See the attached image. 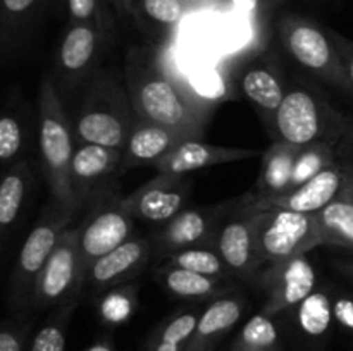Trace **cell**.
<instances>
[{"mask_svg": "<svg viewBox=\"0 0 353 351\" xmlns=\"http://www.w3.org/2000/svg\"><path fill=\"white\" fill-rule=\"evenodd\" d=\"M123 72L137 120L202 138L214 109L193 95L171 48L131 47Z\"/></svg>", "mask_w": 353, "mask_h": 351, "instance_id": "6da1fadb", "label": "cell"}, {"mask_svg": "<svg viewBox=\"0 0 353 351\" xmlns=\"http://www.w3.org/2000/svg\"><path fill=\"white\" fill-rule=\"evenodd\" d=\"M134 119L123 69L102 65L78 95L71 117L76 145L124 150Z\"/></svg>", "mask_w": 353, "mask_h": 351, "instance_id": "7a4b0ae2", "label": "cell"}, {"mask_svg": "<svg viewBox=\"0 0 353 351\" xmlns=\"http://www.w3.org/2000/svg\"><path fill=\"white\" fill-rule=\"evenodd\" d=\"M38 150L41 171L50 188V202L64 212L78 215L71 184V162L76 150L71 117L50 74L38 86Z\"/></svg>", "mask_w": 353, "mask_h": 351, "instance_id": "3957f363", "label": "cell"}, {"mask_svg": "<svg viewBox=\"0 0 353 351\" xmlns=\"http://www.w3.org/2000/svg\"><path fill=\"white\" fill-rule=\"evenodd\" d=\"M353 117L338 110L321 89L307 83L288 85L285 100L274 117L271 136L295 147L334 136L348 129Z\"/></svg>", "mask_w": 353, "mask_h": 351, "instance_id": "277c9868", "label": "cell"}, {"mask_svg": "<svg viewBox=\"0 0 353 351\" xmlns=\"http://www.w3.org/2000/svg\"><path fill=\"white\" fill-rule=\"evenodd\" d=\"M278 33L285 50L303 71L331 88L353 95L340 52L327 28L296 14H285L278 21Z\"/></svg>", "mask_w": 353, "mask_h": 351, "instance_id": "5b68a950", "label": "cell"}, {"mask_svg": "<svg viewBox=\"0 0 353 351\" xmlns=\"http://www.w3.org/2000/svg\"><path fill=\"white\" fill-rule=\"evenodd\" d=\"M74 217L72 213L59 209L54 202L45 206L41 217L37 220L19 250L16 267L10 275L9 308L12 315L26 317L33 301L38 275L41 274L52 251L57 246L62 233L71 227L69 224Z\"/></svg>", "mask_w": 353, "mask_h": 351, "instance_id": "8992f818", "label": "cell"}, {"mask_svg": "<svg viewBox=\"0 0 353 351\" xmlns=\"http://www.w3.org/2000/svg\"><path fill=\"white\" fill-rule=\"evenodd\" d=\"M255 250L262 264H278L323 246L316 213L285 209L254 212Z\"/></svg>", "mask_w": 353, "mask_h": 351, "instance_id": "52a82bcc", "label": "cell"}, {"mask_svg": "<svg viewBox=\"0 0 353 351\" xmlns=\"http://www.w3.org/2000/svg\"><path fill=\"white\" fill-rule=\"evenodd\" d=\"M109 31L95 24L72 23L55 54V86L64 95H79L86 83L102 67Z\"/></svg>", "mask_w": 353, "mask_h": 351, "instance_id": "ba28073f", "label": "cell"}, {"mask_svg": "<svg viewBox=\"0 0 353 351\" xmlns=\"http://www.w3.org/2000/svg\"><path fill=\"white\" fill-rule=\"evenodd\" d=\"M86 270L79 251L78 227L62 233L34 286L33 310L57 308L65 303L79 301L86 288Z\"/></svg>", "mask_w": 353, "mask_h": 351, "instance_id": "9c48e42d", "label": "cell"}, {"mask_svg": "<svg viewBox=\"0 0 353 351\" xmlns=\"http://www.w3.org/2000/svg\"><path fill=\"white\" fill-rule=\"evenodd\" d=\"M124 150L100 145H76L71 162V184L79 212H86L107 196L119 193Z\"/></svg>", "mask_w": 353, "mask_h": 351, "instance_id": "30bf717a", "label": "cell"}, {"mask_svg": "<svg viewBox=\"0 0 353 351\" xmlns=\"http://www.w3.org/2000/svg\"><path fill=\"white\" fill-rule=\"evenodd\" d=\"M133 220L124 209L119 193L100 200L86 210L78 227L79 251L86 274L99 258L133 237Z\"/></svg>", "mask_w": 353, "mask_h": 351, "instance_id": "8fae6325", "label": "cell"}, {"mask_svg": "<svg viewBox=\"0 0 353 351\" xmlns=\"http://www.w3.org/2000/svg\"><path fill=\"white\" fill-rule=\"evenodd\" d=\"M241 203V196L209 206L185 209L150 236L154 253L171 255L195 246H214L221 222Z\"/></svg>", "mask_w": 353, "mask_h": 351, "instance_id": "7c38bea8", "label": "cell"}, {"mask_svg": "<svg viewBox=\"0 0 353 351\" xmlns=\"http://www.w3.org/2000/svg\"><path fill=\"white\" fill-rule=\"evenodd\" d=\"M348 165H350V162L324 169L323 172L300 184L299 188H293L283 195L271 196V198L259 200V202H252L248 191L243 193L245 198L241 212L254 213L271 209H285L300 213L321 212L324 206L340 198L345 181H347Z\"/></svg>", "mask_w": 353, "mask_h": 351, "instance_id": "4fadbf2b", "label": "cell"}, {"mask_svg": "<svg viewBox=\"0 0 353 351\" xmlns=\"http://www.w3.org/2000/svg\"><path fill=\"white\" fill-rule=\"evenodd\" d=\"M192 188L190 176L157 174L123 198V205L133 219L165 224L185 210Z\"/></svg>", "mask_w": 353, "mask_h": 351, "instance_id": "5bb4252c", "label": "cell"}, {"mask_svg": "<svg viewBox=\"0 0 353 351\" xmlns=\"http://www.w3.org/2000/svg\"><path fill=\"white\" fill-rule=\"evenodd\" d=\"M238 92L255 107L271 134L274 117L285 100L288 83L271 54H257L245 61L236 74Z\"/></svg>", "mask_w": 353, "mask_h": 351, "instance_id": "9a60e30c", "label": "cell"}, {"mask_svg": "<svg viewBox=\"0 0 353 351\" xmlns=\"http://www.w3.org/2000/svg\"><path fill=\"white\" fill-rule=\"evenodd\" d=\"M241 203L221 222L214 237V248L223 258L233 279L252 281L264 264L259 258L254 240V213L241 212Z\"/></svg>", "mask_w": 353, "mask_h": 351, "instance_id": "2e32d148", "label": "cell"}, {"mask_svg": "<svg viewBox=\"0 0 353 351\" xmlns=\"http://www.w3.org/2000/svg\"><path fill=\"white\" fill-rule=\"evenodd\" d=\"M261 282L268 292L264 313L276 315L299 306L307 296L316 291V268L305 255L288 258L269 265L261 275Z\"/></svg>", "mask_w": 353, "mask_h": 351, "instance_id": "e0dca14e", "label": "cell"}, {"mask_svg": "<svg viewBox=\"0 0 353 351\" xmlns=\"http://www.w3.org/2000/svg\"><path fill=\"white\" fill-rule=\"evenodd\" d=\"M152 255L154 244L150 237H131L90 267L85 289L90 295H102L107 289L131 282L141 274Z\"/></svg>", "mask_w": 353, "mask_h": 351, "instance_id": "ac0fdd59", "label": "cell"}, {"mask_svg": "<svg viewBox=\"0 0 353 351\" xmlns=\"http://www.w3.org/2000/svg\"><path fill=\"white\" fill-rule=\"evenodd\" d=\"M257 155H261V150L255 148L219 147V145L203 143L200 140H188L159 160L154 169L157 174L164 176H190L200 169L247 160Z\"/></svg>", "mask_w": 353, "mask_h": 351, "instance_id": "d6986e66", "label": "cell"}, {"mask_svg": "<svg viewBox=\"0 0 353 351\" xmlns=\"http://www.w3.org/2000/svg\"><path fill=\"white\" fill-rule=\"evenodd\" d=\"M188 140H195V138L188 136L181 131L134 119L133 129H131L126 148H124L123 172L133 167H140V165L154 167L159 160H162L176 147Z\"/></svg>", "mask_w": 353, "mask_h": 351, "instance_id": "ffe728a7", "label": "cell"}, {"mask_svg": "<svg viewBox=\"0 0 353 351\" xmlns=\"http://www.w3.org/2000/svg\"><path fill=\"white\" fill-rule=\"evenodd\" d=\"M172 50V48H171ZM174 61L178 64L179 72L183 78L188 83L190 89L193 95L205 103L210 109H216L217 103L228 102L238 96V86L236 79H234V72L226 62H202V61H188L183 62L176 57L174 50Z\"/></svg>", "mask_w": 353, "mask_h": 351, "instance_id": "44dd1931", "label": "cell"}, {"mask_svg": "<svg viewBox=\"0 0 353 351\" xmlns=\"http://www.w3.org/2000/svg\"><path fill=\"white\" fill-rule=\"evenodd\" d=\"M353 162V124L348 129L300 147L290 189L299 188L305 181L312 179L324 169L338 164ZM288 189V191H290Z\"/></svg>", "mask_w": 353, "mask_h": 351, "instance_id": "7402d4cb", "label": "cell"}, {"mask_svg": "<svg viewBox=\"0 0 353 351\" xmlns=\"http://www.w3.org/2000/svg\"><path fill=\"white\" fill-rule=\"evenodd\" d=\"M33 138V116L30 103L21 98L19 93L9 96L2 117H0V162L3 171L26 160Z\"/></svg>", "mask_w": 353, "mask_h": 351, "instance_id": "603a6c76", "label": "cell"}, {"mask_svg": "<svg viewBox=\"0 0 353 351\" xmlns=\"http://www.w3.org/2000/svg\"><path fill=\"white\" fill-rule=\"evenodd\" d=\"M245 301L240 296H217L202 313L195 334L185 351H214L243 313Z\"/></svg>", "mask_w": 353, "mask_h": 351, "instance_id": "cb8c5ba5", "label": "cell"}, {"mask_svg": "<svg viewBox=\"0 0 353 351\" xmlns=\"http://www.w3.org/2000/svg\"><path fill=\"white\" fill-rule=\"evenodd\" d=\"M300 147L286 141L274 140L262 153V165L254 188L250 189L252 202L283 195L290 189Z\"/></svg>", "mask_w": 353, "mask_h": 351, "instance_id": "d4e9b609", "label": "cell"}, {"mask_svg": "<svg viewBox=\"0 0 353 351\" xmlns=\"http://www.w3.org/2000/svg\"><path fill=\"white\" fill-rule=\"evenodd\" d=\"M31 184H33V172L28 158L7 169L3 174L0 184V229L3 237L12 233L16 227L21 212L26 206Z\"/></svg>", "mask_w": 353, "mask_h": 351, "instance_id": "484cf974", "label": "cell"}, {"mask_svg": "<svg viewBox=\"0 0 353 351\" xmlns=\"http://www.w3.org/2000/svg\"><path fill=\"white\" fill-rule=\"evenodd\" d=\"M157 281L165 291L181 299H205L224 291V281L221 279L209 277V275L186 270V268L172 267L168 264L159 268Z\"/></svg>", "mask_w": 353, "mask_h": 351, "instance_id": "4316f807", "label": "cell"}, {"mask_svg": "<svg viewBox=\"0 0 353 351\" xmlns=\"http://www.w3.org/2000/svg\"><path fill=\"white\" fill-rule=\"evenodd\" d=\"M316 219L323 244L353 250V202L334 200L316 213Z\"/></svg>", "mask_w": 353, "mask_h": 351, "instance_id": "83f0119b", "label": "cell"}, {"mask_svg": "<svg viewBox=\"0 0 353 351\" xmlns=\"http://www.w3.org/2000/svg\"><path fill=\"white\" fill-rule=\"evenodd\" d=\"M40 0H2V54L14 57Z\"/></svg>", "mask_w": 353, "mask_h": 351, "instance_id": "f1b7e54d", "label": "cell"}, {"mask_svg": "<svg viewBox=\"0 0 353 351\" xmlns=\"http://www.w3.org/2000/svg\"><path fill=\"white\" fill-rule=\"evenodd\" d=\"M138 306V286L134 282L116 286L102 292L97 301V313L109 327L126 323L134 315Z\"/></svg>", "mask_w": 353, "mask_h": 351, "instance_id": "f546056e", "label": "cell"}, {"mask_svg": "<svg viewBox=\"0 0 353 351\" xmlns=\"http://www.w3.org/2000/svg\"><path fill=\"white\" fill-rule=\"evenodd\" d=\"M233 351H283L278 326L268 313L252 317L234 339Z\"/></svg>", "mask_w": 353, "mask_h": 351, "instance_id": "4dcf8cb0", "label": "cell"}, {"mask_svg": "<svg viewBox=\"0 0 353 351\" xmlns=\"http://www.w3.org/2000/svg\"><path fill=\"white\" fill-rule=\"evenodd\" d=\"M296 308V322L300 330L309 337H323L333 326L334 313L331 296L326 291H316L307 296Z\"/></svg>", "mask_w": 353, "mask_h": 351, "instance_id": "1f68e13d", "label": "cell"}, {"mask_svg": "<svg viewBox=\"0 0 353 351\" xmlns=\"http://www.w3.org/2000/svg\"><path fill=\"white\" fill-rule=\"evenodd\" d=\"M168 265L199 272V274L221 279V281L231 277L223 258L214 246H195L174 251V253L168 255Z\"/></svg>", "mask_w": 353, "mask_h": 351, "instance_id": "d6a6232c", "label": "cell"}, {"mask_svg": "<svg viewBox=\"0 0 353 351\" xmlns=\"http://www.w3.org/2000/svg\"><path fill=\"white\" fill-rule=\"evenodd\" d=\"M78 303L79 301H72L57 306L55 312L47 319V322L33 336L28 351H65L69 320H71Z\"/></svg>", "mask_w": 353, "mask_h": 351, "instance_id": "836d02e7", "label": "cell"}, {"mask_svg": "<svg viewBox=\"0 0 353 351\" xmlns=\"http://www.w3.org/2000/svg\"><path fill=\"white\" fill-rule=\"evenodd\" d=\"M199 319H200L199 312L178 313V315L165 320L162 326H159L157 329L150 334L148 339L165 341V343L186 346L188 341L192 339L193 334H195L196 326H199Z\"/></svg>", "mask_w": 353, "mask_h": 351, "instance_id": "e575fe53", "label": "cell"}, {"mask_svg": "<svg viewBox=\"0 0 353 351\" xmlns=\"http://www.w3.org/2000/svg\"><path fill=\"white\" fill-rule=\"evenodd\" d=\"M140 7L148 19L165 28H178L188 12L185 0H140Z\"/></svg>", "mask_w": 353, "mask_h": 351, "instance_id": "d590c367", "label": "cell"}, {"mask_svg": "<svg viewBox=\"0 0 353 351\" xmlns=\"http://www.w3.org/2000/svg\"><path fill=\"white\" fill-rule=\"evenodd\" d=\"M68 10L72 23L95 24L107 31L112 28V19L100 0H68Z\"/></svg>", "mask_w": 353, "mask_h": 351, "instance_id": "8d00e7d4", "label": "cell"}, {"mask_svg": "<svg viewBox=\"0 0 353 351\" xmlns=\"http://www.w3.org/2000/svg\"><path fill=\"white\" fill-rule=\"evenodd\" d=\"M31 322L26 317H7L0 329V351H24Z\"/></svg>", "mask_w": 353, "mask_h": 351, "instance_id": "74e56055", "label": "cell"}, {"mask_svg": "<svg viewBox=\"0 0 353 351\" xmlns=\"http://www.w3.org/2000/svg\"><path fill=\"white\" fill-rule=\"evenodd\" d=\"M327 30H330L331 38H333L334 45H336L338 52H340L341 62H343L345 71H347V76L353 88V41L350 38L345 36V34L338 33L336 30H331V28H327Z\"/></svg>", "mask_w": 353, "mask_h": 351, "instance_id": "f35d334b", "label": "cell"}, {"mask_svg": "<svg viewBox=\"0 0 353 351\" xmlns=\"http://www.w3.org/2000/svg\"><path fill=\"white\" fill-rule=\"evenodd\" d=\"M230 3L238 16L250 21V23L262 24L264 0H230Z\"/></svg>", "mask_w": 353, "mask_h": 351, "instance_id": "ab89813d", "label": "cell"}, {"mask_svg": "<svg viewBox=\"0 0 353 351\" xmlns=\"http://www.w3.org/2000/svg\"><path fill=\"white\" fill-rule=\"evenodd\" d=\"M334 320L343 327L345 330L353 334V298L341 295L333 301Z\"/></svg>", "mask_w": 353, "mask_h": 351, "instance_id": "60d3db41", "label": "cell"}, {"mask_svg": "<svg viewBox=\"0 0 353 351\" xmlns=\"http://www.w3.org/2000/svg\"><path fill=\"white\" fill-rule=\"evenodd\" d=\"M112 3L121 17H131V19L137 21L138 26L143 28V19L140 17V12H138V10L131 6L130 0H112Z\"/></svg>", "mask_w": 353, "mask_h": 351, "instance_id": "b9f144b4", "label": "cell"}, {"mask_svg": "<svg viewBox=\"0 0 353 351\" xmlns=\"http://www.w3.org/2000/svg\"><path fill=\"white\" fill-rule=\"evenodd\" d=\"M145 351H185V346L165 343V341L148 339L147 344H145Z\"/></svg>", "mask_w": 353, "mask_h": 351, "instance_id": "7bdbcfd3", "label": "cell"}, {"mask_svg": "<svg viewBox=\"0 0 353 351\" xmlns=\"http://www.w3.org/2000/svg\"><path fill=\"white\" fill-rule=\"evenodd\" d=\"M340 198L348 200V202H353V162H350V165H348L347 181H345L343 191H341Z\"/></svg>", "mask_w": 353, "mask_h": 351, "instance_id": "ee69618b", "label": "cell"}, {"mask_svg": "<svg viewBox=\"0 0 353 351\" xmlns=\"http://www.w3.org/2000/svg\"><path fill=\"white\" fill-rule=\"evenodd\" d=\"M85 351H116V348H114V344L110 343L109 339H102L93 343L92 346L86 348Z\"/></svg>", "mask_w": 353, "mask_h": 351, "instance_id": "f6af8a7d", "label": "cell"}, {"mask_svg": "<svg viewBox=\"0 0 353 351\" xmlns=\"http://www.w3.org/2000/svg\"><path fill=\"white\" fill-rule=\"evenodd\" d=\"M347 272H348V275H350V277L353 279V264L347 265Z\"/></svg>", "mask_w": 353, "mask_h": 351, "instance_id": "bcb514c9", "label": "cell"}, {"mask_svg": "<svg viewBox=\"0 0 353 351\" xmlns=\"http://www.w3.org/2000/svg\"><path fill=\"white\" fill-rule=\"evenodd\" d=\"M130 3L134 7V9L138 10V0H130ZM138 12H140V10H138Z\"/></svg>", "mask_w": 353, "mask_h": 351, "instance_id": "7dc6e473", "label": "cell"}]
</instances>
